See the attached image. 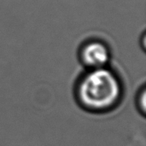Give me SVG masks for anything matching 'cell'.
Listing matches in <instances>:
<instances>
[{"mask_svg":"<svg viewBox=\"0 0 146 146\" xmlns=\"http://www.w3.org/2000/svg\"><path fill=\"white\" fill-rule=\"evenodd\" d=\"M121 93L120 80L106 67L91 69L80 79L77 87L80 103L92 111H105L115 107Z\"/></svg>","mask_w":146,"mask_h":146,"instance_id":"obj_1","label":"cell"},{"mask_svg":"<svg viewBox=\"0 0 146 146\" xmlns=\"http://www.w3.org/2000/svg\"><path fill=\"white\" fill-rule=\"evenodd\" d=\"M80 58L83 63L91 69L104 68L110 62V51L104 43L92 40L82 47Z\"/></svg>","mask_w":146,"mask_h":146,"instance_id":"obj_2","label":"cell"}]
</instances>
